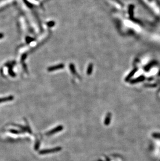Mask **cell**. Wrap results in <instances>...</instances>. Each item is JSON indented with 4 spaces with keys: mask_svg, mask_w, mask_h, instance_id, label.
Here are the masks:
<instances>
[{
    "mask_svg": "<svg viewBox=\"0 0 160 161\" xmlns=\"http://www.w3.org/2000/svg\"><path fill=\"white\" fill-rule=\"evenodd\" d=\"M62 129H63L62 126H58V127L54 128L53 129H52V130L48 131L47 133H46V134H45L46 135V136H51V135H52L55 133H57V132L62 131Z\"/></svg>",
    "mask_w": 160,
    "mask_h": 161,
    "instance_id": "obj_3",
    "label": "cell"
},
{
    "mask_svg": "<svg viewBox=\"0 0 160 161\" xmlns=\"http://www.w3.org/2000/svg\"><path fill=\"white\" fill-rule=\"evenodd\" d=\"M61 150H62V148L61 147H56L50 149H45V150L40 151L39 153L40 154H46L50 153H54V152H58L60 151Z\"/></svg>",
    "mask_w": 160,
    "mask_h": 161,
    "instance_id": "obj_2",
    "label": "cell"
},
{
    "mask_svg": "<svg viewBox=\"0 0 160 161\" xmlns=\"http://www.w3.org/2000/svg\"><path fill=\"white\" fill-rule=\"evenodd\" d=\"M152 149L155 156L158 161H160V133L152 135Z\"/></svg>",
    "mask_w": 160,
    "mask_h": 161,
    "instance_id": "obj_1",
    "label": "cell"
},
{
    "mask_svg": "<svg viewBox=\"0 0 160 161\" xmlns=\"http://www.w3.org/2000/svg\"><path fill=\"white\" fill-rule=\"evenodd\" d=\"M15 0H1L0 1V9L12 3Z\"/></svg>",
    "mask_w": 160,
    "mask_h": 161,
    "instance_id": "obj_4",
    "label": "cell"
},
{
    "mask_svg": "<svg viewBox=\"0 0 160 161\" xmlns=\"http://www.w3.org/2000/svg\"><path fill=\"white\" fill-rule=\"evenodd\" d=\"M111 114L110 113H108L106 115V118L104 119V124L108 126L110 124V122H111Z\"/></svg>",
    "mask_w": 160,
    "mask_h": 161,
    "instance_id": "obj_5",
    "label": "cell"
},
{
    "mask_svg": "<svg viewBox=\"0 0 160 161\" xmlns=\"http://www.w3.org/2000/svg\"><path fill=\"white\" fill-rule=\"evenodd\" d=\"M2 34H0V38H2Z\"/></svg>",
    "mask_w": 160,
    "mask_h": 161,
    "instance_id": "obj_10",
    "label": "cell"
},
{
    "mask_svg": "<svg viewBox=\"0 0 160 161\" xmlns=\"http://www.w3.org/2000/svg\"><path fill=\"white\" fill-rule=\"evenodd\" d=\"M40 146V141H37L36 143V145H35V149L36 150H37V149L39 148Z\"/></svg>",
    "mask_w": 160,
    "mask_h": 161,
    "instance_id": "obj_8",
    "label": "cell"
},
{
    "mask_svg": "<svg viewBox=\"0 0 160 161\" xmlns=\"http://www.w3.org/2000/svg\"><path fill=\"white\" fill-rule=\"evenodd\" d=\"M14 99V97L13 96H10L6 97H3V98H1L0 99V103L2 102H7V101H10L13 100Z\"/></svg>",
    "mask_w": 160,
    "mask_h": 161,
    "instance_id": "obj_6",
    "label": "cell"
},
{
    "mask_svg": "<svg viewBox=\"0 0 160 161\" xmlns=\"http://www.w3.org/2000/svg\"><path fill=\"white\" fill-rule=\"evenodd\" d=\"M2 71L3 74H4V75L5 76L8 75V74H9V67H8L7 66H4L2 68Z\"/></svg>",
    "mask_w": 160,
    "mask_h": 161,
    "instance_id": "obj_7",
    "label": "cell"
},
{
    "mask_svg": "<svg viewBox=\"0 0 160 161\" xmlns=\"http://www.w3.org/2000/svg\"><path fill=\"white\" fill-rule=\"evenodd\" d=\"M10 131L11 132V133H13V134H19L20 132L18 131H17V130H10Z\"/></svg>",
    "mask_w": 160,
    "mask_h": 161,
    "instance_id": "obj_9",
    "label": "cell"
}]
</instances>
